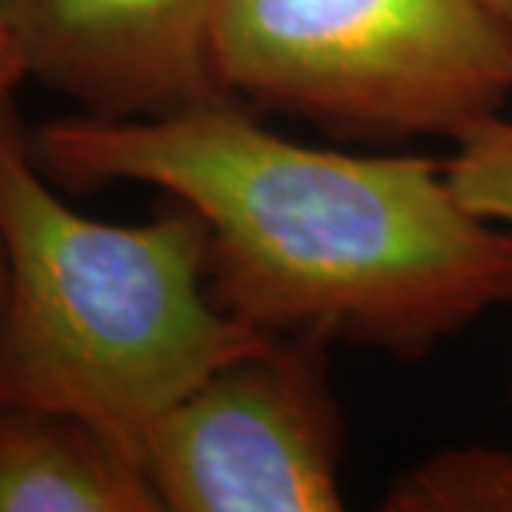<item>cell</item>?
Returning a JSON list of instances; mask_svg holds the SVG:
<instances>
[{
    "mask_svg": "<svg viewBox=\"0 0 512 512\" xmlns=\"http://www.w3.org/2000/svg\"><path fill=\"white\" fill-rule=\"evenodd\" d=\"M29 146L60 183H146L194 205L211 299L265 333L421 359L512 305V228L470 211L424 157L291 143L237 100L146 120L60 117Z\"/></svg>",
    "mask_w": 512,
    "mask_h": 512,
    "instance_id": "obj_1",
    "label": "cell"
},
{
    "mask_svg": "<svg viewBox=\"0 0 512 512\" xmlns=\"http://www.w3.org/2000/svg\"><path fill=\"white\" fill-rule=\"evenodd\" d=\"M0 245V404L89 421L140 461L154 421L271 336L211 299L194 205L111 225L60 200L12 94L0 97Z\"/></svg>",
    "mask_w": 512,
    "mask_h": 512,
    "instance_id": "obj_2",
    "label": "cell"
},
{
    "mask_svg": "<svg viewBox=\"0 0 512 512\" xmlns=\"http://www.w3.org/2000/svg\"><path fill=\"white\" fill-rule=\"evenodd\" d=\"M211 57L231 97L359 140H464L512 94L487 0H220Z\"/></svg>",
    "mask_w": 512,
    "mask_h": 512,
    "instance_id": "obj_3",
    "label": "cell"
},
{
    "mask_svg": "<svg viewBox=\"0 0 512 512\" xmlns=\"http://www.w3.org/2000/svg\"><path fill=\"white\" fill-rule=\"evenodd\" d=\"M330 339L271 333L151 424L143 467L163 512H336L345 419Z\"/></svg>",
    "mask_w": 512,
    "mask_h": 512,
    "instance_id": "obj_4",
    "label": "cell"
},
{
    "mask_svg": "<svg viewBox=\"0 0 512 512\" xmlns=\"http://www.w3.org/2000/svg\"><path fill=\"white\" fill-rule=\"evenodd\" d=\"M220 0H0L23 77L83 114L146 120L237 100L211 57Z\"/></svg>",
    "mask_w": 512,
    "mask_h": 512,
    "instance_id": "obj_5",
    "label": "cell"
},
{
    "mask_svg": "<svg viewBox=\"0 0 512 512\" xmlns=\"http://www.w3.org/2000/svg\"><path fill=\"white\" fill-rule=\"evenodd\" d=\"M0 512H163L143 461L89 421L0 404Z\"/></svg>",
    "mask_w": 512,
    "mask_h": 512,
    "instance_id": "obj_6",
    "label": "cell"
},
{
    "mask_svg": "<svg viewBox=\"0 0 512 512\" xmlns=\"http://www.w3.org/2000/svg\"><path fill=\"white\" fill-rule=\"evenodd\" d=\"M393 512H512V453L467 447L427 458L384 498Z\"/></svg>",
    "mask_w": 512,
    "mask_h": 512,
    "instance_id": "obj_7",
    "label": "cell"
},
{
    "mask_svg": "<svg viewBox=\"0 0 512 512\" xmlns=\"http://www.w3.org/2000/svg\"><path fill=\"white\" fill-rule=\"evenodd\" d=\"M444 168L470 211L512 228V120L493 117L473 128Z\"/></svg>",
    "mask_w": 512,
    "mask_h": 512,
    "instance_id": "obj_8",
    "label": "cell"
},
{
    "mask_svg": "<svg viewBox=\"0 0 512 512\" xmlns=\"http://www.w3.org/2000/svg\"><path fill=\"white\" fill-rule=\"evenodd\" d=\"M23 80L20 66L15 57L6 52V46L0 43V97L12 94V89ZM3 285H6V256H3V245H0V296H3Z\"/></svg>",
    "mask_w": 512,
    "mask_h": 512,
    "instance_id": "obj_9",
    "label": "cell"
},
{
    "mask_svg": "<svg viewBox=\"0 0 512 512\" xmlns=\"http://www.w3.org/2000/svg\"><path fill=\"white\" fill-rule=\"evenodd\" d=\"M490 6H493L495 18L504 23V29H507V35L512 40V0H487Z\"/></svg>",
    "mask_w": 512,
    "mask_h": 512,
    "instance_id": "obj_10",
    "label": "cell"
}]
</instances>
